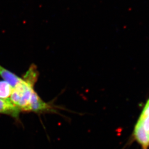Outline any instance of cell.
Wrapping results in <instances>:
<instances>
[{
    "label": "cell",
    "mask_w": 149,
    "mask_h": 149,
    "mask_svg": "<svg viewBox=\"0 0 149 149\" xmlns=\"http://www.w3.org/2000/svg\"><path fill=\"white\" fill-rule=\"evenodd\" d=\"M134 139L143 149L149 146V100H148L139 118L134 129Z\"/></svg>",
    "instance_id": "1"
},
{
    "label": "cell",
    "mask_w": 149,
    "mask_h": 149,
    "mask_svg": "<svg viewBox=\"0 0 149 149\" xmlns=\"http://www.w3.org/2000/svg\"><path fill=\"white\" fill-rule=\"evenodd\" d=\"M21 112L20 110L14 105L9 100H3L0 98V114H5L16 120L19 119V115Z\"/></svg>",
    "instance_id": "2"
},
{
    "label": "cell",
    "mask_w": 149,
    "mask_h": 149,
    "mask_svg": "<svg viewBox=\"0 0 149 149\" xmlns=\"http://www.w3.org/2000/svg\"><path fill=\"white\" fill-rule=\"evenodd\" d=\"M0 76L3 80L9 83L13 88L22 81V78L18 77L15 74L6 69L1 65H0Z\"/></svg>",
    "instance_id": "3"
},
{
    "label": "cell",
    "mask_w": 149,
    "mask_h": 149,
    "mask_svg": "<svg viewBox=\"0 0 149 149\" xmlns=\"http://www.w3.org/2000/svg\"><path fill=\"white\" fill-rule=\"evenodd\" d=\"M12 86L5 80L0 81V98L9 100L13 91Z\"/></svg>",
    "instance_id": "4"
},
{
    "label": "cell",
    "mask_w": 149,
    "mask_h": 149,
    "mask_svg": "<svg viewBox=\"0 0 149 149\" xmlns=\"http://www.w3.org/2000/svg\"></svg>",
    "instance_id": "5"
}]
</instances>
